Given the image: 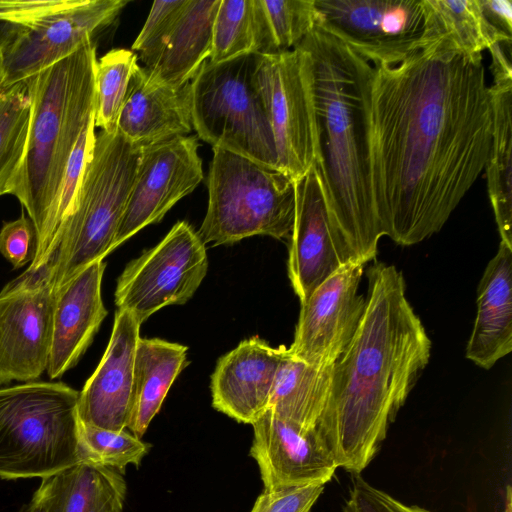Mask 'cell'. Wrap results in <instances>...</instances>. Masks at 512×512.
<instances>
[{
	"label": "cell",
	"instance_id": "6da1fadb",
	"mask_svg": "<svg viewBox=\"0 0 512 512\" xmlns=\"http://www.w3.org/2000/svg\"><path fill=\"white\" fill-rule=\"evenodd\" d=\"M492 132L482 55L434 42L373 66L372 186L385 236L410 246L438 232L484 170Z\"/></svg>",
	"mask_w": 512,
	"mask_h": 512
},
{
	"label": "cell",
	"instance_id": "7a4b0ae2",
	"mask_svg": "<svg viewBox=\"0 0 512 512\" xmlns=\"http://www.w3.org/2000/svg\"><path fill=\"white\" fill-rule=\"evenodd\" d=\"M365 310L332 382L315 430L337 467L359 474L374 458L389 424L405 403L431 355V340L406 297L395 266L368 270Z\"/></svg>",
	"mask_w": 512,
	"mask_h": 512
},
{
	"label": "cell",
	"instance_id": "3957f363",
	"mask_svg": "<svg viewBox=\"0 0 512 512\" xmlns=\"http://www.w3.org/2000/svg\"><path fill=\"white\" fill-rule=\"evenodd\" d=\"M305 58L320 175L343 264L375 259L385 236L371 171L370 90L373 65L321 27L296 46Z\"/></svg>",
	"mask_w": 512,
	"mask_h": 512
},
{
	"label": "cell",
	"instance_id": "277c9868",
	"mask_svg": "<svg viewBox=\"0 0 512 512\" xmlns=\"http://www.w3.org/2000/svg\"><path fill=\"white\" fill-rule=\"evenodd\" d=\"M96 47L86 40L75 52L24 80L31 114L26 150L12 195L35 229L27 271L48 264L54 253L55 213L69 158L94 119Z\"/></svg>",
	"mask_w": 512,
	"mask_h": 512
},
{
	"label": "cell",
	"instance_id": "5b68a950",
	"mask_svg": "<svg viewBox=\"0 0 512 512\" xmlns=\"http://www.w3.org/2000/svg\"><path fill=\"white\" fill-rule=\"evenodd\" d=\"M140 153L141 148L118 131L95 134L73 208L58 231L48 263L54 290L114 250Z\"/></svg>",
	"mask_w": 512,
	"mask_h": 512
},
{
	"label": "cell",
	"instance_id": "8992f818",
	"mask_svg": "<svg viewBox=\"0 0 512 512\" xmlns=\"http://www.w3.org/2000/svg\"><path fill=\"white\" fill-rule=\"evenodd\" d=\"M78 399L62 382L0 388V478L42 479L82 461Z\"/></svg>",
	"mask_w": 512,
	"mask_h": 512
},
{
	"label": "cell",
	"instance_id": "52a82bcc",
	"mask_svg": "<svg viewBox=\"0 0 512 512\" xmlns=\"http://www.w3.org/2000/svg\"><path fill=\"white\" fill-rule=\"evenodd\" d=\"M208 207L197 231L213 246L265 235L289 239L295 217V182L278 169L213 148Z\"/></svg>",
	"mask_w": 512,
	"mask_h": 512
},
{
	"label": "cell",
	"instance_id": "ba28073f",
	"mask_svg": "<svg viewBox=\"0 0 512 512\" xmlns=\"http://www.w3.org/2000/svg\"><path fill=\"white\" fill-rule=\"evenodd\" d=\"M260 55L211 63L190 82L192 124L198 138L268 168L278 169L277 151L257 85Z\"/></svg>",
	"mask_w": 512,
	"mask_h": 512
},
{
	"label": "cell",
	"instance_id": "9c48e42d",
	"mask_svg": "<svg viewBox=\"0 0 512 512\" xmlns=\"http://www.w3.org/2000/svg\"><path fill=\"white\" fill-rule=\"evenodd\" d=\"M208 270L206 245L186 221L131 260L117 279L115 304L141 325L158 310L192 298Z\"/></svg>",
	"mask_w": 512,
	"mask_h": 512
},
{
	"label": "cell",
	"instance_id": "30bf717a",
	"mask_svg": "<svg viewBox=\"0 0 512 512\" xmlns=\"http://www.w3.org/2000/svg\"><path fill=\"white\" fill-rule=\"evenodd\" d=\"M316 25L373 66L401 61L422 47V0H314Z\"/></svg>",
	"mask_w": 512,
	"mask_h": 512
},
{
	"label": "cell",
	"instance_id": "8fae6325",
	"mask_svg": "<svg viewBox=\"0 0 512 512\" xmlns=\"http://www.w3.org/2000/svg\"><path fill=\"white\" fill-rule=\"evenodd\" d=\"M256 81L274 136L278 170L295 181L315 163L313 109L302 50L260 55Z\"/></svg>",
	"mask_w": 512,
	"mask_h": 512
},
{
	"label": "cell",
	"instance_id": "7c38bea8",
	"mask_svg": "<svg viewBox=\"0 0 512 512\" xmlns=\"http://www.w3.org/2000/svg\"><path fill=\"white\" fill-rule=\"evenodd\" d=\"M54 292L48 264L0 292V385L35 381L46 371Z\"/></svg>",
	"mask_w": 512,
	"mask_h": 512
},
{
	"label": "cell",
	"instance_id": "4fadbf2b",
	"mask_svg": "<svg viewBox=\"0 0 512 512\" xmlns=\"http://www.w3.org/2000/svg\"><path fill=\"white\" fill-rule=\"evenodd\" d=\"M195 136H177L141 148L140 159L113 248L162 220L203 180Z\"/></svg>",
	"mask_w": 512,
	"mask_h": 512
},
{
	"label": "cell",
	"instance_id": "5bb4252c",
	"mask_svg": "<svg viewBox=\"0 0 512 512\" xmlns=\"http://www.w3.org/2000/svg\"><path fill=\"white\" fill-rule=\"evenodd\" d=\"M127 0H74L27 27L1 51L0 85L24 81L75 52L108 27Z\"/></svg>",
	"mask_w": 512,
	"mask_h": 512
},
{
	"label": "cell",
	"instance_id": "9a60e30c",
	"mask_svg": "<svg viewBox=\"0 0 512 512\" xmlns=\"http://www.w3.org/2000/svg\"><path fill=\"white\" fill-rule=\"evenodd\" d=\"M363 264L347 262L301 303L294 340L287 352L314 366L333 365L354 337L365 310L358 294Z\"/></svg>",
	"mask_w": 512,
	"mask_h": 512
},
{
	"label": "cell",
	"instance_id": "2e32d148",
	"mask_svg": "<svg viewBox=\"0 0 512 512\" xmlns=\"http://www.w3.org/2000/svg\"><path fill=\"white\" fill-rule=\"evenodd\" d=\"M250 456L257 462L264 490L325 485L337 464L317 434L267 409L255 422Z\"/></svg>",
	"mask_w": 512,
	"mask_h": 512
},
{
	"label": "cell",
	"instance_id": "e0dca14e",
	"mask_svg": "<svg viewBox=\"0 0 512 512\" xmlns=\"http://www.w3.org/2000/svg\"><path fill=\"white\" fill-rule=\"evenodd\" d=\"M295 217L289 237L288 277L300 303L343 263L337 252L323 185L313 166L295 180Z\"/></svg>",
	"mask_w": 512,
	"mask_h": 512
},
{
	"label": "cell",
	"instance_id": "ac0fdd59",
	"mask_svg": "<svg viewBox=\"0 0 512 512\" xmlns=\"http://www.w3.org/2000/svg\"><path fill=\"white\" fill-rule=\"evenodd\" d=\"M140 326L129 312L118 309L115 313L111 337L102 359L79 392L80 422L112 431L127 429Z\"/></svg>",
	"mask_w": 512,
	"mask_h": 512
},
{
	"label": "cell",
	"instance_id": "d6986e66",
	"mask_svg": "<svg viewBox=\"0 0 512 512\" xmlns=\"http://www.w3.org/2000/svg\"><path fill=\"white\" fill-rule=\"evenodd\" d=\"M286 349L254 336L223 355L211 375L213 408L237 422H255L268 408Z\"/></svg>",
	"mask_w": 512,
	"mask_h": 512
},
{
	"label": "cell",
	"instance_id": "ffe728a7",
	"mask_svg": "<svg viewBox=\"0 0 512 512\" xmlns=\"http://www.w3.org/2000/svg\"><path fill=\"white\" fill-rule=\"evenodd\" d=\"M105 267L104 260L95 261L54 292L46 369L51 379L77 364L107 316L101 295Z\"/></svg>",
	"mask_w": 512,
	"mask_h": 512
},
{
	"label": "cell",
	"instance_id": "44dd1931",
	"mask_svg": "<svg viewBox=\"0 0 512 512\" xmlns=\"http://www.w3.org/2000/svg\"><path fill=\"white\" fill-rule=\"evenodd\" d=\"M190 82L172 88L137 65L118 117L117 131L139 148L192 131Z\"/></svg>",
	"mask_w": 512,
	"mask_h": 512
},
{
	"label": "cell",
	"instance_id": "7402d4cb",
	"mask_svg": "<svg viewBox=\"0 0 512 512\" xmlns=\"http://www.w3.org/2000/svg\"><path fill=\"white\" fill-rule=\"evenodd\" d=\"M512 350V248L499 244L477 291V314L465 357L490 369Z\"/></svg>",
	"mask_w": 512,
	"mask_h": 512
},
{
	"label": "cell",
	"instance_id": "603a6c76",
	"mask_svg": "<svg viewBox=\"0 0 512 512\" xmlns=\"http://www.w3.org/2000/svg\"><path fill=\"white\" fill-rule=\"evenodd\" d=\"M221 0H186L158 54L145 68L172 88L191 82L212 49L213 26Z\"/></svg>",
	"mask_w": 512,
	"mask_h": 512
},
{
	"label": "cell",
	"instance_id": "cb8c5ba5",
	"mask_svg": "<svg viewBox=\"0 0 512 512\" xmlns=\"http://www.w3.org/2000/svg\"><path fill=\"white\" fill-rule=\"evenodd\" d=\"M126 490L120 472L81 461L42 478L32 498L45 512H122Z\"/></svg>",
	"mask_w": 512,
	"mask_h": 512
},
{
	"label": "cell",
	"instance_id": "d4e9b609",
	"mask_svg": "<svg viewBox=\"0 0 512 512\" xmlns=\"http://www.w3.org/2000/svg\"><path fill=\"white\" fill-rule=\"evenodd\" d=\"M188 347L160 338H139L134 358L132 407L127 429L142 438L178 375Z\"/></svg>",
	"mask_w": 512,
	"mask_h": 512
},
{
	"label": "cell",
	"instance_id": "484cf974",
	"mask_svg": "<svg viewBox=\"0 0 512 512\" xmlns=\"http://www.w3.org/2000/svg\"><path fill=\"white\" fill-rule=\"evenodd\" d=\"M333 365L307 364L286 349L267 409L304 430L315 429L329 396Z\"/></svg>",
	"mask_w": 512,
	"mask_h": 512
},
{
	"label": "cell",
	"instance_id": "4316f807",
	"mask_svg": "<svg viewBox=\"0 0 512 512\" xmlns=\"http://www.w3.org/2000/svg\"><path fill=\"white\" fill-rule=\"evenodd\" d=\"M493 132L484 170L501 243L512 248V79L493 80Z\"/></svg>",
	"mask_w": 512,
	"mask_h": 512
},
{
	"label": "cell",
	"instance_id": "83f0119b",
	"mask_svg": "<svg viewBox=\"0 0 512 512\" xmlns=\"http://www.w3.org/2000/svg\"><path fill=\"white\" fill-rule=\"evenodd\" d=\"M424 35L422 47L434 42L468 55H482L494 43H505L488 24L478 0H422ZM512 45V44H509Z\"/></svg>",
	"mask_w": 512,
	"mask_h": 512
},
{
	"label": "cell",
	"instance_id": "f1b7e54d",
	"mask_svg": "<svg viewBox=\"0 0 512 512\" xmlns=\"http://www.w3.org/2000/svg\"><path fill=\"white\" fill-rule=\"evenodd\" d=\"M30 114L24 81L0 85V196L13 192L26 150Z\"/></svg>",
	"mask_w": 512,
	"mask_h": 512
},
{
	"label": "cell",
	"instance_id": "f546056e",
	"mask_svg": "<svg viewBox=\"0 0 512 512\" xmlns=\"http://www.w3.org/2000/svg\"><path fill=\"white\" fill-rule=\"evenodd\" d=\"M262 55L294 49L315 27L314 0H257Z\"/></svg>",
	"mask_w": 512,
	"mask_h": 512
},
{
	"label": "cell",
	"instance_id": "4dcf8cb0",
	"mask_svg": "<svg viewBox=\"0 0 512 512\" xmlns=\"http://www.w3.org/2000/svg\"><path fill=\"white\" fill-rule=\"evenodd\" d=\"M259 24L256 0H221L214 26L211 63L258 54Z\"/></svg>",
	"mask_w": 512,
	"mask_h": 512
},
{
	"label": "cell",
	"instance_id": "1f68e13d",
	"mask_svg": "<svg viewBox=\"0 0 512 512\" xmlns=\"http://www.w3.org/2000/svg\"><path fill=\"white\" fill-rule=\"evenodd\" d=\"M137 65V55L127 49H112L96 61L95 128L108 133L117 131L118 117Z\"/></svg>",
	"mask_w": 512,
	"mask_h": 512
},
{
	"label": "cell",
	"instance_id": "d6a6232c",
	"mask_svg": "<svg viewBox=\"0 0 512 512\" xmlns=\"http://www.w3.org/2000/svg\"><path fill=\"white\" fill-rule=\"evenodd\" d=\"M82 461L114 469L121 474L128 465L138 467L151 445L132 433L79 423Z\"/></svg>",
	"mask_w": 512,
	"mask_h": 512
},
{
	"label": "cell",
	"instance_id": "836d02e7",
	"mask_svg": "<svg viewBox=\"0 0 512 512\" xmlns=\"http://www.w3.org/2000/svg\"><path fill=\"white\" fill-rule=\"evenodd\" d=\"M74 0H0V51L27 27Z\"/></svg>",
	"mask_w": 512,
	"mask_h": 512
},
{
	"label": "cell",
	"instance_id": "e575fe53",
	"mask_svg": "<svg viewBox=\"0 0 512 512\" xmlns=\"http://www.w3.org/2000/svg\"><path fill=\"white\" fill-rule=\"evenodd\" d=\"M186 0H158L152 4L146 22L132 45L147 67L158 54Z\"/></svg>",
	"mask_w": 512,
	"mask_h": 512
},
{
	"label": "cell",
	"instance_id": "d590c367",
	"mask_svg": "<svg viewBox=\"0 0 512 512\" xmlns=\"http://www.w3.org/2000/svg\"><path fill=\"white\" fill-rule=\"evenodd\" d=\"M324 485L263 490L250 512H311Z\"/></svg>",
	"mask_w": 512,
	"mask_h": 512
},
{
	"label": "cell",
	"instance_id": "8d00e7d4",
	"mask_svg": "<svg viewBox=\"0 0 512 512\" xmlns=\"http://www.w3.org/2000/svg\"><path fill=\"white\" fill-rule=\"evenodd\" d=\"M344 512H431L417 505H407L375 488L355 474Z\"/></svg>",
	"mask_w": 512,
	"mask_h": 512
},
{
	"label": "cell",
	"instance_id": "74e56055",
	"mask_svg": "<svg viewBox=\"0 0 512 512\" xmlns=\"http://www.w3.org/2000/svg\"><path fill=\"white\" fill-rule=\"evenodd\" d=\"M35 229L24 213L13 221L4 222L0 230V253L18 269L32 260Z\"/></svg>",
	"mask_w": 512,
	"mask_h": 512
},
{
	"label": "cell",
	"instance_id": "f35d334b",
	"mask_svg": "<svg viewBox=\"0 0 512 512\" xmlns=\"http://www.w3.org/2000/svg\"><path fill=\"white\" fill-rule=\"evenodd\" d=\"M488 24L501 39L512 44V2L510 0H478Z\"/></svg>",
	"mask_w": 512,
	"mask_h": 512
},
{
	"label": "cell",
	"instance_id": "ab89813d",
	"mask_svg": "<svg viewBox=\"0 0 512 512\" xmlns=\"http://www.w3.org/2000/svg\"><path fill=\"white\" fill-rule=\"evenodd\" d=\"M17 512H45L40 504L35 500L31 499L28 504L23 505Z\"/></svg>",
	"mask_w": 512,
	"mask_h": 512
},
{
	"label": "cell",
	"instance_id": "60d3db41",
	"mask_svg": "<svg viewBox=\"0 0 512 512\" xmlns=\"http://www.w3.org/2000/svg\"><path fill=\"white\" fill-rule=\"evenodd\" d=\"M506 506L504 512H512V493H511V487L507 486L506 489Z\"/></svg>",
	"mask_w": 512,
	"mask_h": 512
},
{
	"label": "cell",
	"instance_id": "b9f144b4",
	"mask_svg": "<svg viewBox=\"0 0 512 512\" xmlns=\"http://www.w3.org/2000/svg\"><path fill=\"white\" fill-rule=\"evenodd\" d=\"M0 74H1V51H0Z\"/></svg>",
	"mask_w": 512,
	"mask_h": 512
}]
</instances>
